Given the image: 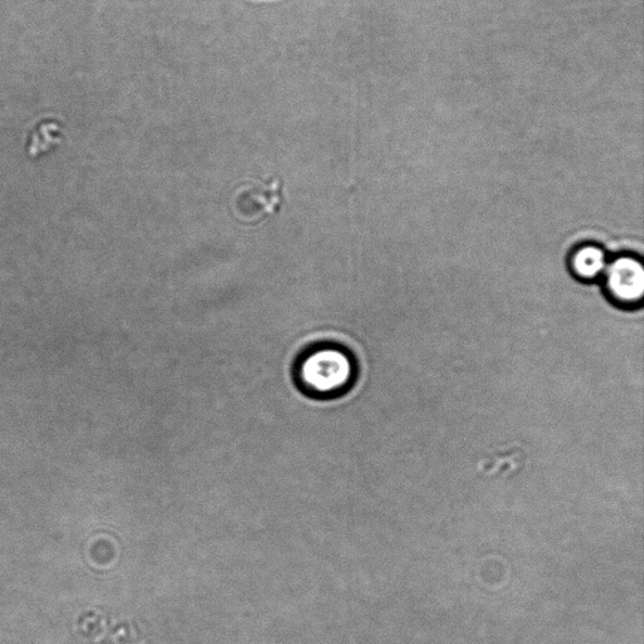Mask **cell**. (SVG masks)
<instances>
[{
    "label": "cell",
    "mask_w": 644,
    "mask_h": 644,
    "mask_svg": "<svg viewBox=\"0 0 644 644\" xmlns=\"http://www.w3.org/2000/svg\"><path fill=\"white\" fill-rule=\"evenodd\" d=\"M606 288L615 300L622 305H635L644 295V267L639 258L630 255L619 256L608 262Z\"/></svg>",
    "instance_id": "obj_3"
},
{
    "label": "cell",
    "mask_w": 644,
    "mask_h": 644,
    "mask_svg": "<svg viewBox=\"0 0 644 644\" xmlns=\"http://www.w3.org/2000/svg\"><path fill=\"white\" fill-rule=\"evenodd\" d=\"M296 379L305 395L313 398L342 396L355 383V360L335 345H322L298 361Z\"/></svg>",
    "instance_id": "obj_1"
},
{
    "label": "cell",
    "mask_w": 644,
    "mask_h": 644,
    "mask_svg": "<svg viewBox=\"0 0 644 644\" xmlns=\"http://www.w3.org/2000/svg\"><path fill=\"white\" fill-rule=\"evenodd\" d=\"M285 203V184L279 177L249 179L234 188L230 208L235 221L262 224L280 214Z\"/></svg>",
    "instance_id": "obj_2"
},
{
    "label": "cell",
    "mask_w": 644,
    "mask_h": 644,
    "mask_svg": "<svg viewBox=\"0 0 644 644\" xmlns=\"http://www.w3.org/2000/svg\"><path fill=\"white\" fill-rule=\"evenodd\" d=\"M608 258L604 249L595 245L579 247L571 256V270L581 280H595L607 269Z\"/></svg>",
    "instance_id": "obj_5"
},
{
    "label": "cell",
    "mask_w": 644,
    "mask_h": 644,
    "mask_svg": "<svg viewBox=\"0 0 644 644\" xmlns=\"http://www.w3.org/2000/svg\"><path fill=\"white\" fill-rule=\"evenodd\" d=\"M65 138L64 128L57 120L44 119L35 125L27 139V153L39 159L56 149Z\"/></svg>",
    "instance_id": "obj_4"
}]
</instances>
